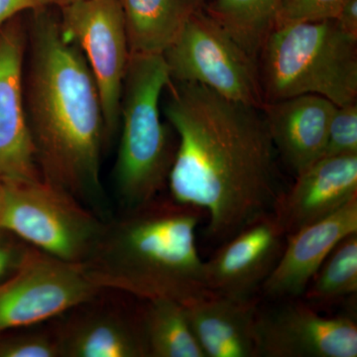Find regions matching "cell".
I'll list each match as a JSON object with an SVG mask.
<instances>
[{
  "label": "cell",
  "mask_w": 357,
  "mask_h": 357,
  "mask_svg": "<svg viewBox=\"0 0 357 357\" xmlns=\"http://www.w3.org/2000/svg\"><path fill=\"white\" fill-rule=\"evenodd\" d=\"M63 31L83 52L93 73L105 119V141L119 129L124 76L130 58L119 0H77L61 6Z\"/></svg>",
  "instance_id": "9"
},
{
  "label": "cell",
  "mask_w": 357,
  "mask_h": 357,
  "mask_svg": "<svg viewBox=\"0 0 357 357\" xmlns=\"http://www.w3.org/2000/svg\"><path fill=\"white\" fill-rule=\"evenodd\" d=\"M27 30L18 16L0 31V180H40L23 100Z\"/></svg>",
  "instance_id": "12"
},
{
  "label": "cell",
  "mask_w": 357,
  "mask_h": 357,
  "mask_svg": "<svg viewBox=\"0 0 357 357\" xmlns=\"http://www.w3.org/2000/svg\"><path fill=\"white\" fill-rule=\"evenodd\" d=\"M354 234H357V197L328 217L288 236L280 259L260 292L273 301L303 297L333 249Z\"/></svg>",
  "instance_id": "14"
},
{
  "label": "cell",
  "mask_w": 357,
  "mask_h": 357,
  "mask_svg": "<svg viewBox=\"0 0 357 357\" xmlns=\"http://www.w3.org/2000/svg\"><path fill=\"white\" fill-rule=\"evenodd\" d=\"M335 20L347 34L357 39V0H349Z\"/></svg>",
  "instance_id": "27"
},
{
  "label": "cell",
  "mask_w": 357,
  "mask_h": 357,
  "mask_svg": "<svg viewBox=\"0 0 357 357\" xmlns=\"http://www.w3.org/2000/svg\"><path fill=\"white\" fill-rule=\"evenodd\" d=\"M51 7V6H49ZM49 7L26 25L23 100L40 176L103 220L112 217L100 180L105 119L86 57Z\"/></svg>",
  "instance_id": "2"
},
{
  "label": "cell",
  "mask_w": 357,
  "mask_h": 357,
  "mask_svg": "<svg viewBox=\"0 0 357 357\" xmlns=\"http://www.w3.org/2000/svg\"><path fill=\"white\" fill-rule=\"evenodd\" d=\"M30 246L10 230L0 227V284L17 271Z\"/></svg>",
  "instance_id": "25"
},
{
  "label": "cell",
  "mask_w": 357,
  "mask_h": 357,
  "mask_svg": "<svg viewBox=\"0 0 357 357\" xmlns=\"http://www.w3.org/2000/svg\"><path fill=\"white\" fill-rule=\"evenodd\" d=\"M344 155H357V102L337 105L328 126L323 157Z\"/></svg>",
  "instance_id": "23"
},
{
  "label": "cell",
  "mask_w": 357,
  "mask_h": 357,
  "mask_svg": "<svg viewBox=\"0 0 357 357\" xmlns=\"http://www.w3.org/2000/svg\"><path fill=\"white\" fill-rule=\"evenodd\" d=\"M356 292L357 234H354L333 249L303 297L311 305H330Z\"/></svg>",
  "instance_id": "21"
},
{
  "label": "cell",
  "mask_w": 357,
  "mask_h": 357,
  "mask_svg": "<svg viewBox=\"0 0 357 357\" xmlns=\"http://www.w3.org/2000/svg\"><path fill=\"white\" fill-rule=\"evenodd\" d=\"M286 238L271 213L220 244L215 255L204 261L210 292L230 299H255L280 259Z\"/></svg>",
  "instance_id": "13"
},
{
  "label": "cell",
  "mask_w": 357,
  "mask_h": 357,
  "mask_svg": "<svg viewBox=\"0 0 357 357\" xmlns=\"http://www.w3.org/2000/svg\"><path fill=\"white\" fill-rule=\"evenodd\" d=\"M166 89L164 114L178 138L170 197L208 213L206 234L222 244L271 215L282 192L266 119L203 84L171 79Z\"/></svg>",
  "instance_id": "1"
},
{
  "label": "cell",
  "mask_w": 357,
  "mask_h": 357,
  "mask_svg": "<svg viewBox=\"0 0 357 357\" xmlns=\"http://www.w3.org/2000/svg\"><path fill=\"white\" fill-rule=\"evenodd\" d=\"M258 307L256 357H356L357 325L349 317H324L306 301Z\"/></svg>",
  "instance_id": "10"
},
{
  "label": "cell",
  "mask_w": 357,
  "mask_h": 357,
  "mask_svg": "<svg viewBox=\"0 0 357 357\" xmlns=\"http://www.w3.org/2000/svg\"><path fill=\"white\" fill-rule=\"evenodd\" d=\"M163 56L172 81L203 84L227 100L257 109L264 105L257 60L204 7L192 14Z\"/></svg>",
  "instance_id": "7"
},
{
  "label": "cell",
  "mask_w": 357,
  "mask_h": 357,
  "mask_svg": "<svg viewBox=\"0 0 357 357\" xmlns=\"http://www.w3.org/2000/svg\"><path fill=\"white\" fill-rule=\"evenodd\" d=\"M54 6H64L67 4L72 3V2L77 1V0H51Z\"/></svg>",
  "instance_id": "29"
},
{
  "label": "cell",
  "mask_w": 357,
  "mask_h": 357,
  "mask_svg": "<svg viewBox=\"0 0 357 357\" xmlns=\"http://www.w3.org/2000/svg\"><path fill=\"white\" fill-rule=\"evenodd\" d=\"M49 6H54L51 0H0V31L20 14Z\"/></svg>",
  "instance_id": "26"
},
{
  "label": "cell",
  "mask_w": 357,
  "mask_h": 357,
  "mask_svg": "<svg viewBox=\"0 0 357 357\" xmlns=\"http://www.w3.org/2000/svg\"><path fill=\"white\" fill-rule=\"evenodd\" d=\"M171 81L163 55L130 54L119 114L114 190L121 211L156 199L168 187L176 149L161 121L160 100Z\"/></svg>",
  "instance_id": "4"
},
{
  "label": "cell",
  "mask_w": 357,
  "mask_h": 357,
  "mask_svg": "<svg viewBox=\"0 0 357 357\" xmlns=\"http://www.w3.org/2000/svg\"><path fill=\"white\" fill-rule=\"evenodd\" d=\"M139 307L148 357H206L184 305L158 299L143 301Z\"/></svg>",
  "instance_id": "19"
},
{
  "label": "cell",
  "mask_w": 357,
  "mask_h": 357,
  "mask_svg": "<svg viewBox=\"0 0 357 357\" xmlns=\"http://www.w3.org/2000/svg\"><path fill=\"white\" fill-rule=\"evenodd\" d=\"M203 211L156 199L105 220L84 271L103 290L140 301L173 300L187 306L213 295L206 286L197 234Z\"/></svg>",
  "instance_id": "3"
},
{
  "label": "cell",
  "mask_w": 357,
  "mask_h": 357,
  "mask_svg": "<svg viewBox=\"0 0 357 357\" xmlns=\"http://www.w3.org/2000/svg\"><path fill=\"white\" fill-rule=\"evenodd\" d=\"M257 65L265 103L302 95L356 102L357 39L335 20L275 27Z\"/></svg>",
  "instance_id": "5"
},
{
  "label": "cell",
  "mask_w": 357,
  "mask_h": 357,
  "mask_svg": "<svg viewBox=\"0 0 357 357\" xmlns=\"http://www.w3.org/2000/svg\"><path fill=\"white\" fill-rule=\"evenodd\" d=\"M335 107L328 98L316 95L293 96L263 105L277 155L295 176L324 156Z\"/></svg>",
  "instance_id": "16"
},
{
  "label": "cell",
  "mask_w": 357,
  "mask_h": 357,
  "mask_svg": "<svg viewBox=\"0 0 357 357\" xmlns=\"http://www.w3.org/2000/svg\"><path fill=\"white\" fill-rule=\"evenodd\" d=\"M192 332L206 357H256L258 300L211 295L187 305Z\"/></svg>",
  "instance_id": "17"
},
{
  "label": "cell",
  "mask_w": 357,
  "mask_h": 357,
  "mask_svg": "<svg viewBox=\"0 0 357 357\" xmlns=\"http://www.w3.org/2000/svg\"><path fill=\"white\" fill-rule=\"evenodd\" d=\"M6 188L0 227L63 261L84 264L89 259L105 220L42 178L6 183Z\"/></svg>",
  "instance_id": "6"
},
{
  "label": "cell",
  "mask_w": 357,
  "mask_h": 357,
  "mask_svg": "<svg viewBox=\"0 0 357 357\" xmlns=\"http://www.w3.org/2000/svg\"><path fill=\"white\" fill-rule=\"evenodd\" d=\"M282 0H211L204 11L257 60L274 29Z\"/></svg>",
  "instance_id": "20"
},
{
  "label": "cell",
  "mask_w": 357,
  "mask_h": 357,
  "mask_svg": "<svg viewBox=\"0 0 357 357\" xmlns=\"http://www.w3.org/2000/svg\"><path fill=\"white\" fill-rule=\"evenodd\" d=\"M102 291L83 265L30 246L17 271L0 284V333L58 318Z\"/></svg>",
  "instance_id": "8"
},
{
  "label": "cell",
  "mask_w": 357,
  "mask_h": 357,
  "mask_svg": "<svg viewBox=\"0 0 357 357\" xmlns=\"http://www.w3.org/2000/svg\"><path fill=\"white\" fill-rule=\"evenodd\" d=\"M0 333V357H61L55 328Z\"/></svg>",
  "instance_id": "22"
},
{
  "label": "cell",
  "mask_w": 357,
  "mask_h": 357,
  "mask_svg": "<svg viewBox=\"0 0 357 357\" xmlns=\"http://www.w3.org/2000/svg\"><path fill=\"white\" fill-rule=\"evenodd\" d=\"M130 54L163 55L204 0H119Z\"/></svg>",
  "instance_id": "18"
},
{
  "label": "cell",
  "mask_w": 357,
  "mask_h": 357,
  "mask_svg": "<svg viewBox=\"0 0 357 357\" xmlns=\"http://www.w3.org/2000/svg\"><path fill=\"white\" fill-rule=\"evenodd\" d=\"M347 1L349 0H282L275 27L292 23L335 20Z\"/></svg>",
  "instance_id": "24"
},
{
  "label": "cell",
  "mask_w": 357,
  "mask_h": 357,
  "mask_svg": "<svg viewBox=\"0 0 357 357\" xmlns=\"http://www.w3.org/2000/svg\"><path fill=\"white\" fill-rule=\"evenodd\" d=\"M105 292L73 307L54 326L61 357H148L140 307L107 299Z\"/></svg>",
  "instance_id": "11"
},
{
  "label": "cell",
  "mask_w": 357,
  "mask_h": 357,
  "mask_svg": "<svg viewBox=\"0 0 357 357\" xmlns=\"http://www.w3.org/2000/svg\"><path fill=\"white\" fill-rule=\"evenodd\" d=\"M6 183L0 180V220L3 215L4 206H6Z\"/></svg>",
  "instance_id": "28"
},
{
  "label": "cell",
  "mask_w": 357,
  "mask_h": 357,
  "mask_svg": "<svg viewBox=\"0 0 357 357\" xmlns=\"http://www.w3.org/2000/svg\"><path fill=\"white\" fill-rule=\"evenodd\" d=\"M357 197V155L323 157L296 176L275 204L273 215L286 236L319 222Z\"/></svg>",
  "instance_id": "15"
}]
</instances>
